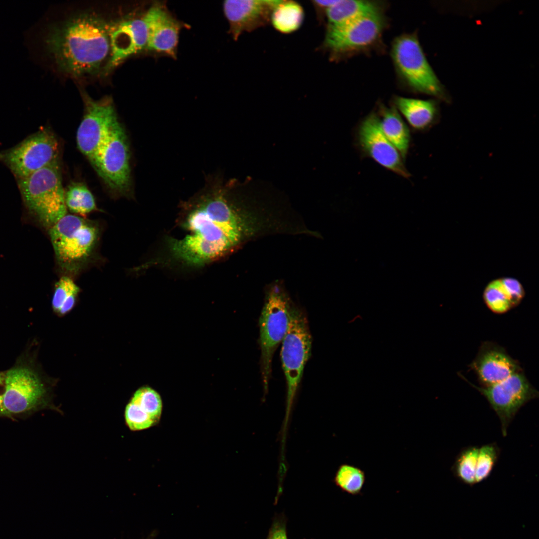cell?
Instances as JSON below:
<instances>
[{
	"mask_svg": "<svg viewBox=\"0 0 539 539\" xmlns=\"http://www.w3.org/2000/svg\"><path fill=\"white\" fill-rule=\"evenodd\" d=\"M244 186L225 179L220 172L205 176L203 186L180 204L179 233L167 243L174 260L187 266H204L240 244L249 230L240 201Z\"/></svg>",
	"mask_w": 539,
	"mask_h": 539,
	"instance_id": "cell-1",
	"label": "cell"
},
{
	"mask_svg": "<svg viewBox=\"0 0 539 539\" xmlns=\"http://www.w3.org/2000/svg\"><path fill=\"white\" fill-rule=\"evenodd\" d=\"M110 26L95 13H79L49 30L47 51L65 73L75 77L95 74L109 58Z\"/></svg>",
	"mask_w": 539,
	"mask_h": 539,
	"instance_id": "cell-2",
	"label": "cell"
},
{
	"mask_svg": "<svg viewBox=\"0 0 539 539\" xmlns=\"http://www.w3.org/2000/svg\"><path fill=\"white\" fill-rule=\"evenodd\" d=\"M57 263L64 273L76 274L92 259L99 238L95 222L66 214L49 228Z\"/></svg>",
	"mask_w": 539,
	"mask_h": 539,
	"instance_id": "cell-3",
	"label": "cell"
},
{
	"mask_svg": "<svg viewBox=\"0 0 539 539\" xmlns=\"http://www.w3.org/2000/svg\"><path fill=\"white\" fill-rule=\"evenodd\" d=\"M18 185L28 209L51 227L67 213L59 159L23 178Z\"/></svg>",
	"mask_w": 539,
	"mask_h": 539,
	"instance_id": "cell-4",
	"label": "cell"
},
{
	"mask_svg": "<svg viewBox=\"0 0 539 539\" xmlns=\"http://www.w3.org/2000/svg\"><path fill=\"white\" fill-rule=\"evenodd\" d=\"M47 387L43 375L29 354H23L5 371L4 408L8 414L24 413L44 403Z\"/></svg>",
	"mask_w": 539,
	"mask_h": 539,
	"instance_id": "cell-5",
	"label": "cell"
},
{
	"mask_svg": "<svg viewBox=\"0 0 539 539\" xmlns=\"http://www.w3.org/2000/svg\"><path fill=\"white\" fill-rule=\"evenodd\" d=\"M130 161L127 136L117 120L90 162L109 188L127 195L132 185Z\"/></svg>",
	"mask_w": 539,
	"mask_h": 539,
	"instance_id": "cell-6",
	"label": "cell"
},
{
	"mask_svg": "<svg viewBox=\"0 0 539 539\" xmlns=\"http://www.w3.org/2000/svg\"><path fill=\"white\" fill-rule=\"evenodd\" d=\"M291 308L280 290L273 289L267 294L259 323L261 373L265 392L271 376L274 353L289 328Z\"/></svg>",
	"mask_w": 539,
	"mask_h": 539,
	"instance_id": "cell-7",
	"label": "cell"
},
{
	"mask_svg": "<svg viewBox=\"0 0 539 539\" xmlns=\"http://www.w3.org/2000/svg\"><path fill=\"white\" fill-rule=\"evenodd\" d=\"M282 342L281 357L287 385V408L289 409L310 356L312 346L306 316L295 307L292 306L289 328Z\"/></svg>",
	"mask_w": 539,
	"mask_h": 539,
	"instance_id": "cell-8",
	"label": "cell"
},
{
	"mask_svg": "<svg viewBox=\"0 0 539 539\" xmlns=\"http://www.w3.org/2000/svg\"><path fill=\"white\" fill-rule=\"evenodd\" d=\"M391 53L397 71L409 87L419 92L442 96L440 82L415 36L406 34L397 37L393 43Z\"/></svg>",
	"mask_w": 539,
	"mask_h": 539,
	"instance_id": "cell-9",
	"label": "cell"
},
{
	"mask_svg": "<svg viewBox=\"0 0 539 539\" xmlns=\"http://www.w3.org/2000/svg\"><path fill=\"white\" fill-rule=\"evenodd\" d=\"M59 152L56 137L50 130L43 128L15 147L0 152V160L19 179L58 159Z\"/></svg>",
	"mask_w": 539,
	"mask_h": 539,
	"instance_id": "cell-10",
	"label": "cell"
},
{
	"mask_svg": "<svg viewBox=\"0 0 539 539\" xmlns=\"http://www.w3.org/2000/svg\"><path fill=\"white\" fill-rule=\"evenodd\" d=\"M462 378L486 399L499 419L504 437L507 435L508 426L520 408L539 396L538 392L521 371L487 387L477 386L463 376Z\"/></svg>",
	"mask_w": 539,
	"mask_h": 539,
	"instance_id": "cell-11",
	"label": "cell"
},
{
	"mask_svg": "<svg viewBox=\"0 0 539 539\" xmlns=\"http://www.w3.org/2000/svg\"><path fill=\"white\" fill-rule=\"evenodd\" d=\"M384 27V20L379 12L342 26L327 27L321 48L335 58L371 45L379 38Z\"/></svg>",
	"mask_w": 539,
	"mask_h": 539,
	"instance_id": "cell-12",
	"label": "cell"
},
{
	"mask_svg": "<svg viewBox=\"0 0 539 539\" xmlns=\"http://www.w3.org/2000/svg\"><path fill=\"white\" fill-rule=\"evenodd\" d=\"M84 101L76 141L80 151L90 161L118 119L111 98L94 100L85 95Z\"/></svg>",
	"mask_w": 539,
	"mask_h": 539,
	"instance_id": "cell-13",
	"label": "cell"
},
{
	"mask_svg": "<svg viewBox=\"0 0 539 539\" xmlns=\"http://www.w3.org/2000/svg\"><path fill=\"white\" fill-rule=\"evenodd\" d=\"M358 138L364 152L377 163L403 177L410 176L399 152L384 134L377 115L371 113L361 123Z\"/></svg>",
	"mask_w": 539,
	"mask_h": 539,
	"instance_id": "cell-14",
	"label": "cell"
},
{
	"mask_svg": "<svg viewBox=\"0 0 539 539\" xmlns=\"http://www.w3.org/2000/svg\"><path fill=\"white\" fill-rule=\"evenodd\" d=\"M144 16L148 28L146 50L175 58L180 30L187 25L173 16L161 2L153 4Z\"/></svg>",
	"mask_w": 539,
	"mask_h": 539,
	"instance_id": "cell-15",
	"label": "cell"
},
{
	"mask_svg": "<svg viewBox=\"0 0 539 539\" xmlns=\"http://www.w3.org/2000/svg\"><path fill=\"white\" fill-rule=\"evenodd\" d=\"M280 0H227L223 10L229 24V33L235 40L245 32L269 24Z\"/></svg>",
	"mask_w": 539,
	"mask_h": 539,
	"instance_id": "cell-16",
	"label": "cell"
},
{
	"mask_svg": "<svg viewBox=\"0 0 539 539\" xmlns=\"http://www.w3.org/2000/svg\"><path fill=\"white\" fill-rule=\"evenodd\" d=\"M148 36V28L144 14L111 24L110 52L105 72L115 68L127 58L146 50Z\"/></svg>",
	"mask_w": 539,
	"mask_h": 539,
	"instance_id": "cell-17",
	"label": "cell"
},
{
	"mask_svg": "<svg viewBox=\"0 0 539 539\" xmlns=\"http://www.w3.org/2000/svg\"><path fill=\"white\" fill-rule=\"evenodd\" d=\"M470 367L484 387L500 382L521 371L518 363L503 348L490 343L483 344Z\"/></svg>",
	"mask_w": 539,
	"mask_h": 539,
	"instance_id": "cell-18",
	"label": "cell"
},
{
	"mask_svg": "<svg viewBox=\"0 0 539 539\" xmlns=\"http://www.w3.org/2000/svg\"><path fill=\"white\" fill-rule=\"evenodd\" d=\"M394 102L409 125L416 130H426L437 120V108L432 101L397 97Z\"/></svg>",
	"mask_w": 539,
	"mask_h": 539,
	"instance_id": "cell-19",
	"label": "cell"
},
{
	"mask_svg": "<svg viewBox=\"0 0 539 539\" xmlns=\"http://www.w3.org/2000/svg\"><path fill=\"white\" fill-rule=\"evenodd\" d=\"M379 12H380L379 5L373 1L339 0L326 12L327 27L342 26Z\"/></svg>",
	"mask_w": 539,
	"mask_h": 539,
	"instance_id": "cell-20",
	"label": "cell"
},
{
	"mask_svg": "<svg viewBox=\"0 0 539 539\" xmlns=\"http://www.w3.org/2000/svg\"><path fill=\"white\" fill-rule=\"evenodd\" d=\"M379 117L381 128L386 138L394 146L402 158L406 156L409 147V129L395 108L382 106Z\"/></svg>",
	"mask_w": 539,
	"mask_h": 539,
	"instance_id": "cell-21",
	"label": "cell"
},
{
	"mask_svg": "<svg viewBox=\"0 0 539 539\" xmlns=\"http://www.w3.org/2000/svg\"><path fill=\"white\" fill-rule=\"evenodd\" d=\"M304 17V10L300 4L294 1L280 0L273 11L270 22L278 31L288 34L300 27Z\"/></svg>",
	"mask_w": 539,
	"mask_h": 539,
	"instance_id": "cell-22",
	"label": "cell"
},
{
	"mask_svg": "<svg viewBox=\"0 0 539 539\" xmlns=\"http://www.w3.org/2000/svg\"><path fill=\"white\" fill-rule=\"evenodd\" d=\"M80 292L79 286L69 276H64L56 282L52 299V307L59 316H64L74 307Z\"/></svg>",
	"mask_w": 539,
	"mask_h": 539,
	"instance_id": "cell-23",
	"label": "cell"
},
{
	"mask_svg": "<svg viewBox=\"0 0 539 539\" xmlns=\"http://www.w3.org/2000/svg\"><path fill=\"white\" fill-rule=\"evenodd\" d=\"M65 202L70 211L84 217L97 208L93 194L81 183H74L69 186L65 192Z\"/></svg>",
	"mask_w": 539,
	"mask_h": 539,
	"instance_id": "cell-24",
	"label": "cell"
},
{
	"mask_svg": "<svg viewBox=\"0 0 539 539\" xmlns=\"http://www.w3.org/2000/svg\"><path fill=\"white\" fill-rule=\"evenodd\" d=\"M334 481L343 491L351 495H358L361 494L365 484L366 474L358 467L343 464L338 467Z\"/></svg>",
	"mask_w": 539,
	"mask_h": 539,
	"instance_id": "cell-25",
	"label": "cell"
},
{
	"mask_svg": "<svg viewBox=\"0 0 539 539\" xmlns=\"http://www.w3.org/2000/svg\"><path fill=\"white\" fill-rule=\"evenodd\" d=\"M483 299L488 308L495 313L502 314L513 307L511 296L501 278L494 280L487 285Z\"/></svg>",
	"mask_w": 539,
	"mask_h": 539,
	"instance_id": "cell-26",
	"label": "cell"
},
{
	"mask_svg": "<svg viewBox=\"0 0 539 539\" xmlns=\"http://www.w3.org/2000/svg\"><path fill=\"white\" fill-rule=\"evenodd\" d=\"M479 448L470 446L457 456L452 468L454 475L462 483L472 486L476 484L475 473Z\"/></svg>",
	"mask_w": 539,
	"mask_h": 539,
	"instance_id": "cell-27",
	"label": "cell"
},
{
	"mask_svg": "<svg viewBox=\"0 0 539 539\" xmlns=\"http://www.w3.org/2000/svg\"><path fill=\"white\" fill-rule=\"evenodd\" d=\"M147 413L156 423L162 409V402L159 394L148 387H141L134 393L131 400Z\"/></svg>",
	"mask_w": 539,
	"mask_h": 539,
	"instance_id": "cell-28",
	"label": "cell"
},
{
	"mask_svg": "<svg viewBox=\"0 0 539 539\" xmlns=\"http://www.w3.org/2000/svg\"><path fill=\"white\" fill-rule=\"evenodd\" d=\"M499 454V448L494 443L485 444L479 448L475 473L476 484L484 481L490 475Z\"/></svg>",
	"mask_w": 539,
	"mask_h": 539,
	"instance_id": "cell-29",
	"label": "cell"
},
{
	"mask_svg": "<svg viewBox=\"0 0 539 539\" xmlns=\"http://www.w3.org/2000/svg\"><path fill=\"white\" fill-rule=\"evenodd\" d=\"M124 416L126 424L132 431L146 429L156 423L147 413L131 401L126 406Z\"/></svg>",
	"mask_w": 539,
	"mask_h": 539,
	"instance_id": "cell-30",
	"label": "cell"
},
{
	"mask_svg": "<svg viewBox=\"0 0 539 539\" xmlns=\"http://www.w3.org/2000/svg\"><path fill=\"white\" fill-rule=\"evenodd\" d=\"M502 281L509 293L513 307L518 305L523 299L525 291L520 282L513 278L505 277L501 278Z\"/></svg>",
	"mask_w": 539,
	"mask_h": 539,
	"instance_id": "cell-31",
	"label": "cell"
},
{
	"mask_svg": "<svg viewBox=\"0 0 539 539\" xmlns=\"http://www.w3.org/2000/svg\"><path fill=\"white\" fill-rule=\"evenodd\" d=\"M339 0H312V4L315 8L317 15L319 18L323 13H326L327 10L336 3Z\"/></svg>",
	"mask_w": 539,
	"mask_h": 539,
	"instance_id": "cell-32",
	"label": "cell"
},
{
	"mask_svg": "<svg viewBox=\"0 0 539 539\" xmlns=\"http://www.w3.org/2000/svg\"><path fill=\"white\" fill-rule=\"evenodd\" d=\"M5 387V371L0 372V415L9 416L3 406Z\"/></svg>",
	"mask_w": 539,
	"mask_h": 539,
	"instance_id": "cell-33",
	"label": "cell"
},
{
	"mask_svg": "<svg viewBox=\"0 0 539 539\" xmlns=\"http://www.w3.org/2000/svg\"><path fill=\"white\" fill-rule=\"evenodd\" d=\"M271 539H287L286 531L283 527L275 528L270 535Z\"/></svg>",
	"mask_w": 539,
	"mask_h": 539,
	"instance_id": "cell-34",
	"label": "cell"
},
{
	"mask_svg": "<svg viewBox=\"0 0 539 539\" xmlns=\"http://www.w3.org/2000/svg\"><path fill=\"white\" fill-rule=\"evenodd\" d=\"M156 536V532L154 531L149 535V536L145 539H153Z\"/></svg>",
	"mask_w": 539,
	"mask_h": 539,
	"instance_id": "cell-35",
	"label": "cell"
},
{
	"mask_svg": "<svg viewBox=\"0 0 539 539\" xmlns=\"http://www.w3.org/2000/svg\"><path fill=\"white\" fill-rule=\"evenodd\" d=\"M267 539H271L270 535V536H269V537Z\"/></svg>",
	"mask_w": 539,
	"mask_h": 539,
	"instance_id": "cell-36",
	"label": "cell"
}]
</instances>
